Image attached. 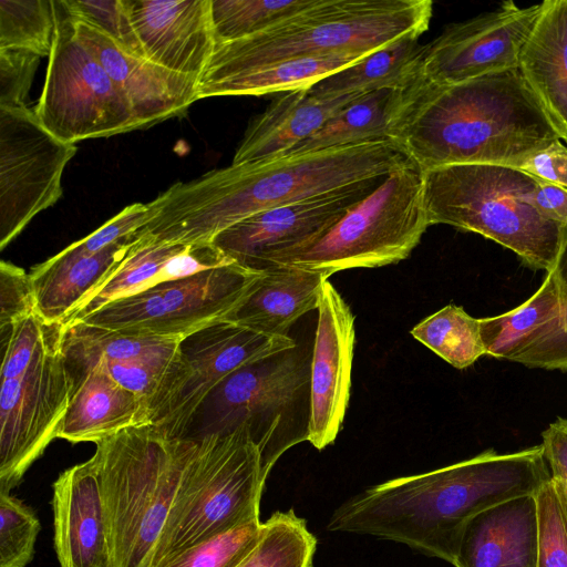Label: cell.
<instances>
[{
    "instance_id": "6da1fadb",
    "label": "cell",
    "mask_w": 567,
    "mask_h": 567,
    "mask_svg": "<svg viewBox=\"0 0 567 567\" xmlns=\"http://www.w3.org/2000/svg\"><path fill=\"white\" fill-rule=\"evenodd\" d=\"M413 164L394 140L230 164L178 182L148 203L142 228L172 244H207L243 219L270 208L384 179Z\"/></svg>"
},
{
    "instance_id": "7a4b0ae2",
    "label": "cell",
    "mask_w": 567,
    "mask_h": 567,
    "mask_svg": "<svg viewBox=\"0 0 567 567\" xmlns=\"http://www.w3.org/2000/svg\"><path fill=\"white\" fill-rule=\"evenodd\" d=\"M549 480L542 444L506 454L489 449L372 486L334 509L328 529L402 543L453 564L470 518L511 498L534 495Z\"/></svg>"
},
{
    "instance_id": "3957f363",
    "label": "cell",
    "mask_w": 567,
    "mask_h": 567,
    "mask_svg": "<svg viewBox=\"0 0 567 567\" xmlns=\"http://www.w3.org/2000/svg\"><path fill=\"white\" fill-rule=\"evenodd\" d=\"M422 172L454 164L518 167L560 140L518 68L455 84L423 75L393 135Z\"/></svg>"
},
{
    "instance_id": "277c9868",
    "label": "cell",
    "mask_w": 567,
    "mask_h": 567,
    "mask_svg": "<svg viewBox=\"0 0 567 567\" xmlns=\"http://www.w3.org/2000/svg\"><path fill=\"white\" fill-rule=\"evenodd\" d=\"M195 440L132 426L95 443L113 567H153Z\"/></svg>"
},
{
    "instance_id": "5b68a950",
    "label": "cell",
    "mask_w": 567,
    "mask_h": 567,
    "mask_svg": "<svg viewBox=\"0 0 567 567\" xmlns=\"http://www.w3.org/2000/svg\"><path fill=\"white\" fill-rule=\"evenodd\" d=\"M432 13L430 0H313L269 30L216 43L199 82L291 58L371 53L409 33L423 34Z\"/></svg>"
},
{
    "instance_id": "8992f818",
    "label": "cell",
    "mask_w": 567,
    "mask_h": 567,
    "mask_svg": "<svg viewBox=\"0 0 567 567\" xmlns=\"http://www.w3.org/2000/svg\"><path fill=\"white\" fill-rule=\"evenodd\" d=\"M423 177L430 226L480 234L534 270L554 268L565 226L535 208L538 178L514 166L484 163L441 166Z\"/></svg>"
},
{
    "instance_id": "52a82bcc",
    "label": "cell",
    "mask_w": 567,
    "mask_h": 567,
    "mask_svg": "<svg viewBox=\"0 0 567 567\" xmlns=\"http://www.w3.org/2000/svg\"><path fill=\"white\" fill-rule=\"evenodd\" d=\"M306 350L296 344L228 375L206 396L181 439L225 435L246 425L267 478L287 450L308 441L311 358Z\"/></svg>"
},
{
    "instance_id": "ba28073f",
    "label": "cell",
    "mask_w": 567,
    "mask_h": 567,
    "mask_svg": "<svg viewBox=\"0 0 567 567\" xmlns=\"http://www.w3.org/2000/svg\"><path fill=\"white\" fill-rule=\"evenodd\" d=\"M266 477L248 427L195 440L153 567L236 526L259 519Z\"/></svg>"
},
{
    "instance_id": "9c48e42d",
    "label": "cell",
    "mask_w": 567,
    "mask_h": 567,
    "mask_svg": "<svg viewBox=\"0 0 567 567\" xmlns=\"http://www.w3.org/2000/svg\"><path fill=\"white\" fill-rule=\"evenodd\" d=\"M429 226L423 172L411 164L389 174L324 234L279 265L329 278L347 269L396 264L409 257Z\"/></svg>"
},
{
    "instance_id": "30bf717a",
    "label": "cell",
    "mask_w": 567,
    "mask_h": 567,
    "mask_svg": "<svg viewBox=\"0 0 567 567\" xmlns=\"http://www.w3.org/2000/svg\"><path fill=\"white\" fill-rule=\"evenodd\" d=\"M54 2V32L34 113L66 143L137 130L131 106L107 72L76 38L63 2Z\"/></svg>"
},
{
    "instance_id": "8fae6325",
    "label": "cell",
    "mask_w": 567,
    "mask_h": 567,
    "mask_svg": "<svg viewBox=\"0 0 567 567\" xmlns=\"http://www.w3.org/2000/svg\"><path fill=\"white\" fill-rule=\"evenodd\" d=\"M261 275L233 262L113 300L74 322L183 339L225 320L246 299Z\"/></svg>"
},
{
    "instance_id": "7c38bea8",
    "label": "cell",
    "mask_w": 567,
    "mask_h": 567,
    "mask_svg": "<svg viewBox=\"0 0 567 567\" xmlns=\"http://www.w3.org/2000/svg\"><path fill=\"white\" fill-rule=\"evenodd\" d=\"M62 330L24 373L1 380L0 493L10 494L56 439L73 389L61 351Z\"/></svg>"
},
{
    "instance_id": "4fadbf2b",
    "label": "cell",
    "mask_w": 567,
    "mask_h": 567,
    "mask_svg": "<svg viewBox=\"0 0 567 567\" xmlns=\"http://www.w3.org/2000/svg\"><path fill=\"white\" fill-rule=\"evenodd\" d=\"M76 145L61 141L34 110L0 106V249L62 196V175Z\"/></svg>"
},
{
    "instance_id": "5bb4252c",
    "label": "cell",
    "mask_w": 567,
    "mask_h": 567,
    "mask_svg": "<svg viewBox=\"0 0 567 567\" xmlns=\"http://www.w3.org/2000/svg\"><path fill=\"white\" fill-rule=\"evenodd\" d=\"M543 10V2L496 9L449 24L427 44L423 78L436 85L461 83L518 68L519 55Z\"/></svg>"
},
{
    "instance_id": "9a60e30c",
    "label": "cell",
    "mask_w": 567,
    "mask_h": 567,
    "mask_svg": "<svg viewBox=\"0 0 567 567\" xmlns=\"http://www.w3.org/2000/svg\"><path fill=\"white\" fill-rule=\"evenodd\" d=\"M385 179L259 212L217 235L213 244L236 264L264 272L319 238Z\"/></svg>"
},
{
    "instance_id": "2e32d148",
    "label": "cell",
    "mask_w": 567,
    "mask_h": 567,
    "mask_svg": "<svg viewBox=\"0 0 567 567\" xmlns=\"http://www.w3.org/2000/svg\"><path fill=\"white\" fill-rule=\"evenodd\" d=\"M289 336H270L221 320L193 332L179 342L184 377L153 422L168 437L181 439L206 396L241 367L293 348Z\"/></svg>"
},
{
    "instance_id": "e0dca14e",
    "label": "cell",
    "mask_w": 567,
    "mask_h": 567,
    "mask_svg": "<svg viewBox=\"0 0 567 567\" xmlns=\"http://www.w3.org/2000/svg\"><path fill=\"white\" fill-rule=\"evenodd\" d=\"M317 310L308 441L322 450L334 442L349 404L355 331L350 306L329 280L322 285Z\"/></svg>"
},
{
    "instance_id": "ac0fdd59",
    "label": "cell",
    "mask_w": 567,
    "mask_h": 567,
    "mask_svg": "<svg viewBox=\"0 0 567 567\" xmlns=\"http://www.w3.org/2000/svg\"><path fill=\"white\" fill-rule=\"evenodd\" d=\"M70 16L76 38L128 102L137 130L185 114L199 100L197 81L157 65L96 25Z\"/></svg>"
},
{
    "instance_id": "d6986e66",
    "label": "cell",
    "mask_w": 567,
    "mask_h": 567,
    "mask_svg": "<svg viewBox=\"0 0 567 567\" xmlns=\"http://www.w3.org/2000/svg\"><path fill=\"white\" fill-rule=\"evenodd\" d=\"M143 54L199 83L216 48L212 0H124Z\"/></svg>"
},
{
    "instance_id": "ffe728a7",
    "label": "cell",
    "mask_w": 567,
    "mask_h": 567,
    "mask_svg": "<svg viewBox=\"0 0 567 567\" xmlns=\"http://www.w3.org/2000/svg\"><path fill=\"white\" fill-rule=\"evenodd\" d=\"M54 548L60 567H113L100 483L91 460L53 483Z\"/></svg>"
},
{
    "instance_id": "44dd1931",
    "label": "cell",
    "mask_w": 567,
    "mask_h": 567,
    "mask_svg": "<svg viewBox=\"0 0 567 567\" xmlns=\"http://www.w3.org/2000/svg\"><path fill=\"white\" fill-rule=\"evenodd\" d=\"M233 262L213 243L172 244L138 231L114 274L71 316L65 324L91 315L113 300L141 292L165 281L190 277Z\"/></svg>"
},
{
    "instance_id": "7402d4cb",
    "label": "cell",
    "mask_w": 567,
    "mask_h": 567,
    "mask_svg": "<svg viewBox=\"0 0 567 567\" xmlns=\"http://www.w3.org/2000/svg\"><path fill=\"white\" fill-rule=\"evenodd\" d=\"M455 567H537V509L534 495L496 504L462 529Z\"/></svg>"
},
{
    "instance_id": "603a6c76",
    "label": "cell",
    "mask_w": 567,
    "mask_h": 567,
    "mask_svg": "<svg viewBox=\"0 0 567 567\" xmlns=\"http://www.w3.org/2000/svg\"><path fill=\"white\" fill-rule=\"evenodd\" d=\"M136 236L94 254L73 244L32 267L35 309L48 324H65L71 316L114 274Z\"/></svg>"
},
{
    "instance_id": "cb8c5ba5",
    "label": "cell",
    "mask_w": 567,
    "mask_h": 567,
    "mask_svg": "<svg viewBox=\"0 0 567 567\" xmlns=\"http://www.w3.org/2000/svg\"><path fill=\"white\" fill-rule=\"evenodd\" d=\"M364 93L319 96L309 87L286 92L249 123L231 164L285 155Z\"/></svg>"
},
{
    "instance_id": "d4e9b609",
    "label": "cell",
    "mask_w": 567,
    "mask_h": 567,
    "mask_svg": "<svg viewBox=\"0 0 567 567\" xmlns=\"http://www.w3.org/2000/svg\"><path fill=\"white\" fill-rule=\"evenodd\" d=\"M141 425H150L144 402L120 385L97 363L73 383L56 439L95 444L125 429Z\"/></svg>"
},
{
    "instance_id": "484cf974",
    "label": "cell",
    "mask_w": 567,
    "mask_h": 567,
    "mask_svg": "<svg viewBox=\"0 0 567 567\" xmlns=\"http://www.w3.org/2000/svg\"><path fill=\"white\" fill-rule=\"evenodd\" d=\"M518 69L559 138L567 142V0L543 1Z\"/></svg>"
},
{
    "instance_id": "4316f807",
    "label": "cell",
    "mask_w": 567,
    "mask_h": 567,
    "mask_svg": "<svg viewBox=\"0 0 567 567\" xmlns=\"http://www.w3.org/2000/svg\"><path fill=\"white\" fill-rule=\"evenodd\" d=\"M328 277L292 265L267 269L246 299L225 320L250 330L288 336L290 327L317 309Z\"/></svg>"
},
{
    "instance_id": "83f0119b",
    "label": "cell",
    "mask_w": 567,
    "mask_h": 567,
    "mask_svg": "<svg viewBox=\"0 0 567 567\" xmlns=\"http://www.w3.org/2000/svg\"><path fill=\"white\" fill-rule=\"evenodd\" d=\"M181 340L73 322L63 326L61 351L74 383L101 360L173 365L181 359Z\"/></svg>"
},
{
    "instance_id": "f1b7e54d",
    "label": "cell",
    "mask_w": 567,
    "mask_h": 567,
    "mask_svg": "<svg viewBox=\"0 0 567 567\" xmlns=\"http://www.w3.org/2000/svg\"><path fill=\"white\" fill-rule=\"evenodd\" d=\"M421 78L422 74L405 85L362 94L331 117L317 133L285 155L368 141L393 140L396 126Z\"/></svg>"
},
{
    "instance_id": "f546056e",
    "label": "cell",
    "mask_w": 567,
    "mask_h": 567,
    "mask_svg": "<svg viewBox=\"0 0 567 567\" xmlns=\"http://www.w3.org/2000/svg\"><path fill=\"white\" fill-rule=\"evenodd\" d=\"M370 53L340 52L298 56L198 83L200 99L264 95L306 89Z\"/></svg>"
},
{
    "instance_id": "4dcf8cb0",
    "label": "cell",
    "mask_w": 567,
    "mask_h": 567,
    "mask_svg": "<svg viewBox=\"0 0 567 567\" xmlns=\"http://www.w3.org/2000/svg\"><path fill=\"white\" fill-rule=\"evenodd\" d=\"M421 35H403L318 81L309 89L319 96H339L405 85L422 74L421 68L427 44H420Z\"/></svg>"
},
{
    "instance_id": "1f68e13d",
    "label": "cell",
    "mask_w": 567,
    "mask_h": 567,
    "mask_svg": "<svg viewBox=\"0 0 567 567\" xmlns=\"http://www.w3.org/2000/svg\"><path fill=\"white\" fill-rule=\"evenodd\" d=\"M559 308L556 280L548 271L542 286L525 302L505 313L478 319L485 354L512 361Z\"/></svg>"
},
{
    "instance_id": "d6a6232c",
    "label": "cell",
    "mask_w": 567,
    "mask_h": 567,
    "mask_svg": "<svg viewBox=\"0 0 567 567\" xmlns=\"http://www.w3.org/2000/svg\"><path fill=\"white\" fill-rule=\"evenodd\" d=\"M411 334L460 370L485 355L478 319L453 303L417 323Z\"/></svg>"
},
{
    "instance_id": "836d02e7",
    "label": "cell",
    "mask_w": 567,
    "mask_h": 567,
    "mask_svg": "<svg viewBox=\"0 0 567 567\" xmlns=\"http://www.w3.org/2000/svg\"><path fill=\"white\" fill-rule=\"evenodd\" d=\"M313 0H212L216 43L246 39L285 21Z\"/></svg>"
},
{
    "instance_id": "e575fe53",
    "label": "cell",
    "mask_w": 567,
    "mask_h": 567,
    "mask_svg": "<svg viewBox=\"0 0 567 567\" xmlns=\"http://www.w3.org/2000/svg\"><path fill=\"white\" fill-rule=\"evenodd\" d=\"M316 543L293 509L276 512L265 522L258 546L239 567H311Z\"/></svg>"
},
{
    "instance_id": "d590c367",
    "label": "cell",
    "mask_w": 567,
    "mask_h": 567,
    "mask_svg": "<svg viewBox=\"0 0 567 567\" xmlns=\"http://www.w3.org/2000/svg\"><path fill=\"white\" fill-rule=\"evenodd\" d=\"M54 24L53 1L0 0V49L49 56Z\"/></svg>"
},
{
    "instance_id": "8d00e7d4",
    "label": "cell",
    "mask_w": 567,
    "mask_h": 567,
    "mask_svg": "<svg viewBox=\"0 0 567 567\" xmlns=\"http://www.w3.org/2000/svg\"><path fill=\"white\" fill-rule=\"evenodd\" d=\"M264 532L265 522L254 519L197 543L157 567H239Z\"/></svg>"
},
{
    "instance_id": "74e56055",
    "label": "cell",
    "mask_w": 567,
    "mask_h": 567,
    "mask_svg": "<svg viewBox=\"0 0 567 567\" xmlns=\"http://www.w3.org/2000/svg\"><path fill=\"white\" fill-rule=\"evenodd\" d=\"M537 567H567V498L550 478L535 494Z\"/></svg>"
},
{
    "instance_id": "f35d334b",
    "label": "cell",
    "mask_w": 567,
    "mask_h": 567,
    "mask_svg": "<svg viewBox=\"0 0 567 567\" xmlns=\"http://www.w3.org/2000/svg\"><path fill=\"white\" fill-rule=\"evenodd\" d=\"M40 528L30 506L0 493V567H25L33 558Z\"/></svg>"
},
{
    "instance_id": "ab89813d",
    "label": "cell",
    "mask_w": 567,
    "mask_h": 567,
    "mask_svg": "<svg viewBox=\"0 0 567 567\" xmlns=\"http://www.w3.org/2000/svg\"><path fill=\"white\" fill-rule=\"evenodd\" d=\"M63 324H48L35 312L0 330L2 362L0 378L24 373Z\"/></svg>"
},
{
    "instance_id": "60d3db41",
    "label": "cell",
    "mask_w": 567,
    "mask_h": 567,
    "mask_svg": "<svg viewBox=\"0 0 567 567\" xmlns=\"http://www.w3.org/2000/svg\"><path fill=\"white\" fill-rule=\"evenodd\" d=\"M512 362L567 372V305H560L557 315L538 330Z\"/></svg>"
},
{
    "instance_id": "b9f144b4",
    "label": "cell",
    "mask_w": 567,
    "mask_h": 567,
    "mask_svg": "<svg viewBox=\"0 0 567 567\" xmlns=\"http://www.w3.org/2000/svg\"><path fill=\"white\" fill-rule=\"evenodd\" d=\"M69 12L114 38L130 51L143 55L124 0H63Z\"/></svg>"
},
{
    "instance_id": "7bdbcfd3",
    "label": "cell",
    "mask_w": 567,
    "mask_h": 567,
    "mask_svg": "<svg viewBox=\"0 0 567 567\" xmlns=\"http://www.w3.org/2000/svg\"><path fill=\"white\" fill-rule=\"evenodd\" d=\"M37 312L30 274L12 262H0V330Z\"/></svg>"
},
{
    "instance_id": "ee69618b",
    "label": "cell",
    "mask_w": 567,
    "mask_h": 567,
    "mask_svg": "<svg viewBox=\"0 0 567 567\" xmlns=\"http://www.w3.org/2000/svg\"><path fill=\"white\" fill-rule=\"evenodd\" d=\"M40 62V56L21 50L0 49V106L22 107Z\"/></svg>"
},
{
    "instance_id": "f6af8a7d",
    "label": "cell",
    "mask_w": 567,
    "mask_h": 567,
    "mask_svg": "<svg viewBox=\"0 0 567 567\" xmlns=\"http://www.w3.org/2000/svg\"><path fill=\"white\" fill-rule=\"evenodd\" d=\"M150 219L148 203L127 205L89 236L73 243V246L87 254L101 251L111 245L134 238Z\"/></svg>"
},
{
    "instance_id": "bcb514c9",
    "label": "cell",
    "mask_w": 567,
    "mask_h": 567,
    "mask_svg": "<svg viewBox=\"0 0 567 567\" xmlns=\"http://www.w3.org/2000/svg\"><path fill=\"white\" fill-rule=\"evenodd\" d=\"M517 168L567 188V146L560 140L554 141L528 156Z\"/></svg>"
},
{
    "instance_id": "7dc6e473",
    "label": "cell",
    "mask_w": 567,
    "mask_h": 567,
    "mask_svg": "<svg viewBox=\"0 0 567 567\" xmlns=\"http://www.w3.org/2000/svg\"><path fill=\"white\" fill-rule=\"evenodd\" d=\"M542 446L550 478L567 498V417L558 416L542 432Z\"/></svg>"
},
{
    "instance_id": "c3c4849f",
    "label": "cell",
    "mask_w": 567,
    "mask_h": 567,
    "mask_svg": "<svg viewBox=\"0 0 567 567\" xmlns=\"http://www.w3.org/2000/svg\"><path fill=\"white\" fill-rule=\"evenodd\" d=\"M533 203L543 216L563 226H567L566 187L538 179Z\"/></svg>"
},
{
    "instance_id": "681fc988",
    "label": "cell",
    "mask_w": 567,
    "mask_h": 567,
    "mask_svg": "<svg viewBox=\"0 0 567 567\" xmlns=\"http://www.w3.org/2000/svg\"><path fill=\"white\" fill-rule=\"evenodd\" d=\"M550 271L556 280L560 305H567V226L564 228L557 258Z\"/></svg>"
}]
</instances>
